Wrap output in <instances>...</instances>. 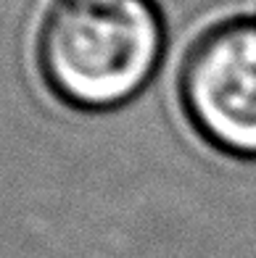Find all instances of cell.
<instances>
[{
	"label": "cell",
	"mask_w": 256,
	"mask_h": 258,
	"mask_svg": "<svg viewBox=\"0 0 256 258\" xmlns=\"http://www.w3.org/2000/svg\"><path fill=\"white\" fill-rule=\"evenodd\" d=\"M161 42L153 0H50L37 34V61L61 100L98 111L143 90Z\"/></svg>",
	"instance_id": "cell-1"
},
{
	"label": "cell",
	"mask_w": 256,
	"mask_h": 258,
	"mask_svg": "<svg viewBox=\"0 0 256 258\" xmlns=\"http://www.w3.org/2000/svg\"><path fill=\"white\" fill-rule=\"evenodd\" d=\"M190 124L219 150L256 158V21L230 19L190 45L180 72Z\"/></svg>",
	"instance_id": "cell-2"
}]
</instances>
